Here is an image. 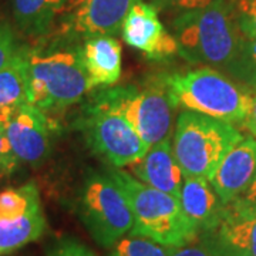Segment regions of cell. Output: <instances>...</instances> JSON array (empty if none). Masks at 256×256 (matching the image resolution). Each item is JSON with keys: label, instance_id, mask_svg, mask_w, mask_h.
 Listing matches in <instances>:
<instances>
[{"label": "cell", "instance_id": "e0dca14e", "mask_svg": "<svg viewBox=\"0 0 256 256\" xmlns=\"http://www.w3.org/2000/svg\"><path fill=\"white\" fill-rule=\"evenodd\" d=\"M70 0H13V18L18 28L28 37L48 34L56 18L63 14Z\"/></svg>", "mask_w": 256, "mask_h": 256}, {"label": "cell", "instance_id": "2e32d148", "mask_svg": "<svg viewBox=\"0 0 256 256\" xmlns=\"http://www.w3.org/2000/svg\"><path fill=\"white\" fill-rule=\"evenodd\" d=\"M92 87L114 86L121 76V44L112 36L86 38L80 48Z\"/></svg>", "mask_w": 256, "mask_h": 256}, {"label": "cell", "instance_id": "d4e9b609", "mask_svg": "<svg viewBox=\"0 0 256 256\" xmlns=\"http://www.w3.org/2000/svg\"><path fill=\"white\" fill-rule=\"evenodd\" d=\"M18 47L20 44L16 40L13 28L0 18V70L6 66Z\"/></svg>", "mask_w": 256, "mask_h": 256}, {"label": "cell", "instance_id": "ba28073f", "mask_svg": "<svg viewBox=\"0 0 256 256\" xmlns=\"http://www.w3.org/2000/svg\"><path fill=\"white\" fill-rule=\"evenodd\" d=\"M104 92L146 144L151 146L168 138L175 106L165 80L144 88L127 86Z\"/></svg>", "mask_w": 256, "mask_h": 256}, {"label": "cell", "instance_id": "83f0119b", "mask_svg": "<svg viewBox=\"0 0 256 256\" xmlns=\"http://www.w3.org/2000/svg\"><path fill=\"white\" fill-rule=\"evenodd\" d=\"M171 256H212V254L201 239L198 238L195 242H191L188 245L174 248Z\"/></svg>", "mask_w": 256, "mask_h": 256}, {"label": "cell", "instance_id": "4316f807", "mask_svg": "<svg viewBox=\"0 0 256 256\" xmlns=\"http://www.w3.org/2000/svg\"><path fill=\"white\" fill-rule=\"evenodd\" d=\"M214 0H151L150 3L158 8H174L181 12L204 9L210 6Z\"/></svg>", "mask_w": 256, "mask_h": 256}, {"label": "cell", "instance_id": "484cf974", "mask_svg": "<svg viewBox=\"0 0 256 256\" xmlns=\"http://www.w3.org/2000/svg\"><path fill=\"white\" fill-rule=\"evenodd\" d=\"M18 160L13 148L10 146L9 138L4 131V124H0V170L4 175L12 174L16 171L18 165Z\"/></svg>", "mask_w": 256, "mask_h": 256}, {"label": "cell", "instance_id": "1f68e13d", "mask_svg": "<svg viewBox=\"0 0 256 256\" xmlns=\"http://www.w3.org/2000/svg\"><path fill=\"white\" fill-rule=\"evenodd\" d=\"M3 175H4V174H3V171L0 170V176H3Z\"/></svg>", "mask_w": 256, "mask_h": 256}, {"label": "cell", "instance_id": "ac0fdd59", "mask_svg": "<svg viewBox=\"0 0 256 256\" xmlns=\"http://www.w3.org/2000/svg\"><path fill=\"white\" fill-rule=\"evenodd\" d=\"M28 48L20 46L0 70V107L16 110L28 104Z\"/></svg>", "mask_w": 256, "mask_h": 256}, {"label": "cell", "instance_id": "44dd1931", "mask_svg": "<svg viewBox=\"0 0 256 256\" xmlns=\"http://www.w3.org/2000/svg\"><path fill=\"white\" fill-rule=\"evenodd\" d=\"M172 250V246L130 232L112 246L110 256H171Z\"/></svg>", "mask_w": 256, "mask_h": 256}, {"label": "cell", "instance_id": "6da1fadb", "mask_svg": "<svg viewBox=\"0 0 256 256\" xmlns=\"http://www.w3.org/2000/svg\"><path fill=\"white\" fill-rule=\"evenodd\" d=\"M178 53L186 62L229 72L245 36L238 23L235 3L214 0L210 6L181 12L172 22Z\"/></svg>", "mask_w": 256, "mask_h": 256}, {"label": "cell", "instance_id": "4fadbf2b", "mask_svg": "<svg viewBox=\"0 0 256 256\" xmlns=\"http://www.w3.org/2000/svg\"><path fill=\"white\" fill-rule=\"evenodd\" d=\"M256 174V138L242 137L224 156L210 185L224 204L234 201L246 191Z\"/></svg>", "mask_w": 256, "mask_h": 256}, {"label": "cell", "instance_id": "9c48e42d", "mask_svg": "<svg viewBox=\"0 0 256 256\" xmlns=\"http://www.w3.org/2000/svg\"><path fill=\"white\" fill-rule=\"evenodd\" d=\"M200 239L212 256H256V205L239 196L225 204L216 225Z\"/></svg>", "mask_w": 256, "mask_h": 256}, {"label": "cell", "instance_id": "8992f818", "mask_svg": "<svg viewBox=\"0 0 256 256\" xmlns=\"http://www.w3.org/2000/svg\"><path fill=\"white\" fill-rule=\"evenodd\" d=\"M78 127L92 151L116 168L141 160L150 148L104 92L84 107Z\"/></svg>", "mask_w": 256, "mask_h": 256}, {"label": "cell", "instance_id": "7a4b0ae2", "mask_svg": "<svg viewBox=\"0 0 256 256\" xmlns=\"http://www.w3.org/2000/svg\"><path fill=\"white\" fill-rule=\"evenodd\" d=\"M80 47L28 48V104L46 114L62 111L92 90Z\"/></svg>", "mask_w": 256, "mask_h": 256}, {"label": "cell", "instance_id": "9a60e30c", "mask_svg": "<svg viewBox=\"0 0 256 256\" xmlns=\"http://www.w3.org/2000/svg\"><path fill=\"white\" fill-rule=\"evenodd\" d=\"M180 202L184 214L200 235L216 225L225 205L210 181L198 176L184 178Z\"/></svg>", "mask_w": 256, "mask_h": 256}, {"label": "cell", "instance_id": "f1b7e54d", "mask_svg": "<svg viewBox=\"0 0 256 256\" xmlns=\"http://www.w3.org/2000/svg\"><path fill=\"white\" fill-rule=\"evenodd\" d=\"M242 126L246 128L250 132V136L256 138V90L252 94V104H250V110L248 112L246 118L244 120Z\"/></svg>", "mask_w": 256, "mask_h": 256}, {"label": "cell", "instance_id": "277c9868", "mask_svg": "<svg viewBox=\"0 0 256 256\" xmlns=\"http://www.w3.org/2000/svg\"><path fill=\"white\" fill-rule=\"evenodd\" d=\"M175 108L198 112L229 124H242L252 92L212 67H200L165 78Z\"/></svg>", "mask_w": 256, "mask_h": 256}, {"label": "cell", "instance_id": "603a6c76", "mask_svg": "<svg viewBox=\"0 0 256 256\" xmlns=\"http://www.w3.org/2000/svg\"><path fill=\"white\" fill-rule=\"evenodd\" d=\"M238 23L245 38H256V0H235Z\"/></svg>", "mask_w": 256, "mask_h": 256}, {"label": "cell", "instance_id": "30bf717a", "mask_svg": "<svg viewBox=\"0 0 256 256\" xmlns=\"http://www.w3.org/2000/svg\"><path fill=\"white\" fill-rule=\"evenodd\" d=\"M140 0H70L58 33L66 38L116 36Z\"/></svg>", "mask_w": 256, "mask_h": 256}, {"label": "cell", "instance_id": "7c38bea8", "mask_svg": "<svg viewBox=\"0 0 256 256\" xmlns=\"http://www.w3.org/2000/svg\"><path fill=\"white\" fill-rule=\"evenodd\" d=\"M121 34L127 44L152 60L168 58L178 53L174 36L165 30L158 18V9L142 0L130 9Z\"/></svg>", "mask_w": 256, "mask_h": 256}, {"label": "cell", "instance_id": "52a82bcc", "mask_svg": "<svg viewBox=\"0 0 256 256\" xmlns=\"http://www.w3.org/2000/svg\"><path fill=\"white\" fill-rule=\"evenodd\" d=\"M78 215L92 239L102 248H112L131 232L132 210L127 198L110 175L90 170L82 182Z\"/></svg>", "mask_w": 256, "mask_h": 256}, {"label": "cell", "instance_id": "7402d4cb", "mask_svg": "<svg viewBox=\"0 0 256 256\" xmlns=\"http://www.w3.org/2000/svg\"><path fill=\"white\" fill-rule=\"evenodd\" d=\"M234 78L256 90V38H245L235 63L228 72Z\"/></svg>", "mask_w": 256, "mask_h": 256}, {"label": "cell", "instance_id": "ffe728a7", "mask_svg": "<svg viewBox=\"0 0 256 256\" xmlns=\"http://www.w3.org/2000/svg\"><path fill=\"white\" fill-rule=\"evenodd\" d=\"M37 208H42V202L34 181H28L18 188H8L0 192L2 220H16Z\"/></svg>", "mask_w": 256, "mask_h": 256}, {"label": "cell", "instance_id": "5b68a950", "mask_svg": "<svg viewBox=\"0 0 256 256\" xmlns=\"http://www.w3.org/2000/svg\"><path fill=\"white\" fill-rule=\"evenodd\" d=\"M242 137L234 124L184 111L176 121L172 150L184 176L210 181L224 156Z\"/></svg>", "mask_w": 256, "mask_h": 256}, {"label": "cell", "instance_id": "3957f363", "mask_svg": "<svg viewBox=\"0 0 256 256\" xmlns=\"http://www.w3.org/2000/svg\"><path fill=\"white\" fill-rule=\"evenodd\" d=\"M107 174L118 184L132 210L131 234L180 248L195 242L200 232L184 214L180 198L148 186L132 175L111 166Z\"/></svg>", "mask_w": 256, "mask_h": 256}, {"label": "cell", "instance_id": "f546056e", "mask_svg": "<svg viewBox=\"0 0 256 256\" xmlns=\"http://www.w3.org/2000/svg\"><path fill=\"white\" fill-rule=\"evenodd\" d=\"M239 198H242L244 201L249 202V204H255L256 205V174L252 180V182L249 184L246 191L244 192Z\"/></svg>", "mask_w": 256, "mask_h": 256}, {"label": "cell", "instance_id": "d6986e66", "mask_svg": "<svg viewBox=\"0 0 256 256\" xmlns=\"http://www.w3.org/2000/svg\"><path fill=\"white\" fill-rule=\"evenodd\" d=\"M46 229V218L42 208L16 220L0 218V256L9 255L20 248L34 242Z\"/></svg>", "mask_w": 256, "mask_h": 256}, {"label": "cell", "instance_id": "cb8c5ba5", "mask_svg": "<svg viewBox=\"0 0 256 256\" xmlns=\"http://www.w3.org/2000/svg\"><path fill=\"white\" fill-rule=\"evenodd\" d=\"M47 256H96V254L76 239L63 238L47 249Z\"/></svg>", "mask_w": 256, "mask_h": 256}, {"label": "cell", "instance_id": "d6a6232c", "mask_svg": "<svg viewBox=\"0 0 256 256\" xmlns=\"http://www.w3.org/2000/svg\"><path fill=\"white\" fill-rule=\"evenodd\" d=\"M234 2H235V0H234Z\"/></svg>", "mask_w": 256, "mask_h": 256}, {"label": "cell", "instance_id": "5bb4252c", "mask_svg": "<svg viewBox=\"0 0 256 256\" xmlns=\"http://www.w3.org/2000/svg\"><path fill=\"white\" fill-rule=\"evenodd\" d=\"M128 170L138 181L180 198L185 176L175 158L170 138L150 146L146 156L128 165Z\"/></svg>", "mask_w": 256, "mask_h": 256}, {"label": "cell", "instance_id": "8fae6325", "mask_svg": "<svg viewBox=\"0 0 256 256\" xmlns=\"http://www.w3.org/2000/svg\"><path fill=\"white\" fill-rule=\"evenodd\" d=\"M54 130V121L32 104H23L13 110L4 124L6 136L16 156L33 166L43 164L50 156Z\"/></svg>", "mask_w": 256, "mask_h": 256}, {"label": "cell", "instance_id": "4dcf8cb0", "mask_svg": "<svg viewBox=\"0 0 256 256\" xmlns=\"http://www.w3.org/2000/svg\"><path fill=\"white\" fill-rule=\"evenodd\" d=\"M12 112H13L12 110H8V108L0 107V124H6V121L10 118Z\"/></svg>", "mask_w": 256, "mask_h": 256}]
</instances>
